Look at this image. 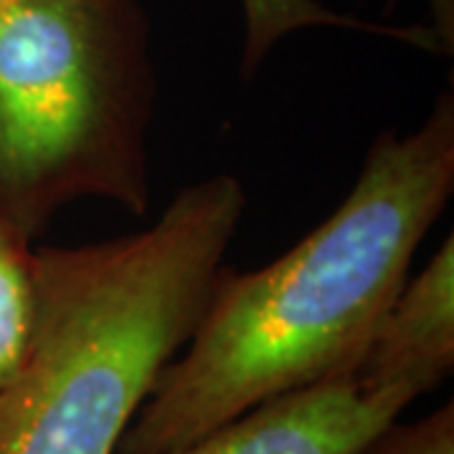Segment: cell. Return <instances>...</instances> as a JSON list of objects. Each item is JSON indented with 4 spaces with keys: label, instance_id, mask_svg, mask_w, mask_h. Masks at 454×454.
Returning a JSON list of instances; mask_svg holds the SVG:
<instances>
[{
    "label": "cell",
    "instance_id": "3",
    "mask_svg": "<svg viewBox=\"0 0 454 454\" xmlns=\"http://www.w3.org/2000/svg\"><path fill=\"white\" fill-rule=\"evenodd\" d=\"M154 98L142 0L0 11V210L28 240L83 197L146 215Z\"/></svg>",
    "mask_w": 454,
    "mask_h": 454
},
{
    "label": "cell",
    "instance_id": "7",
    "mask_svg": "<svg viewBox=\"0 0 454 454\" xmlns=\"http://www.w3.org/2000/svg\"><path fill=\"white\" fill-rule=\"evenodd\" d=\"M38 313L35 250L0 210V394L16 387L31 358Z\"/></svg>",
    "mask_w": 454,
    "mask_h": 454
},
{
    "label": "cell",
    "instance_id": "1",
    "mask_svg": "<svg viewBox=\"0 0 454 454\" xmlns=\"http://www.w3.org/2000/svg\"><path fill=\"white\" fill-rule=\"evenodd\" d=\"M454 190V101L381 131L333 215L253 273L220 270L184 348L116 454H164L321 381L354 376Z\"/></svg>",
    "mask_w": 454,
    "mask_h": 454
},
{
    "label": "cell",
    "instance_id": "5",
    "mask_svg": "<svg viewBox=\"0 0 454 454\" xmlns=\"http://www.w3.org/2000/svg\"><path fill=\"white\" fill-rule=\"evenodd\" d=\"M454 364V240H444L422 273L406 280L354 376L419 399Z\"/></svg>",
    "mask_w": 454,
    "mask_h": 454
},
{
    "label": "cell",
    "instance_id": "6",
    "mask_svg": "<svg viewBox=\"0 0 454 454\" xmlns=\"http://www.w3.org/2000/svg\"><path fill=\"white\" fill-rule=\"evenodd\" d=\"M243 5V76H253L283 38L306 28H343L394 38L422 51H442L437 33L427 26H381L346 16L318 0H240Z\"/></svg>",
    "mask_w": 454,
    "mask_h": 454
},
{
    "label": "cell",
    "instance_id": "10",
    "mask_svg": "<svg viewBox=\"0 0 454 454\" xmlns=\"http://www.w3.org/2000/svg\"><path fill=\"white\" fill-rule=\"evenodd\" d=\"M8 417H11V409H8V391H5V394H0V450L5 442V432H8Z\"/></svg>",
    "mask_w": 454,
    "mask_h": 454
},
{
    "label": "cell",
    "instance_id": "9",
    "mask_svg": "<svg viewBox=\"0 0 454 454\" xmlns=\"http://www.w3.org/2000/svg\"><path fill=\"white\" fill-rule=\"evenodd\" d=\"M432 13V31L437 33L442 49L452 51L454 46V0H427Z\"/></svg>",
    "mask_w": 454,
    "mask_h": 454
},
{
    "label": "cell",
    "instance_id": "4",
    "mask_svg": "<svg viewBox=\"0 0 454 454\" xmlns=\"http://www.w3.org/2000/svg\"><path fill=\"white\" fill-rule=\"evenodd\" d=\"M411 402L402 389L343 376L262 402L164 454H354Z\"/></svg>",
    "mask_w": 454,
    "mask_h": 454
},
{
    "label": "cell",
    "instance_id": "2",
    "mask_svg": "<svg viewBox=\"0 0 454 454\" xmlns=\"http://www.w3.org/2000/svg\"><path fill=\"white\" fill-rule=\"evenodd\" d=\"M245 215L215 175L179 190L154 225L76 247H38L31 358L8 389L0 454H116L184 348Z\"/></svg>",
    "mask_w": 454,
    "mask_h": 454
},
{
    "label": "cell",
    "instance_id": "11",
    "mask_svg": "<svg viewBox=\"0 0 454 454\" xmlns=\"http://www.w3.org/2000/svg\"><path fill=\"white\" fill-rule=\"evenodd\" d=\"M23 3H33V0H0V11H8V8H16Z\"/></svg>",
    "mask_w": 454,
    "mask_h": 454
},
{
    "label": "cell",
    "instance_id": "8",
    "mask_svg": "<svg viewBox=\"0 0 454 454\" xmlns=\"http://www.w3.org/2000/svg\"><path fill=\"white\" fill-rule=\"evenodd\" d=\"M354 454H454V404L414 422L394 419Z\"/></svg>",
    "mask_w": 454,
    "mask_h": 454
}]
</instances>
